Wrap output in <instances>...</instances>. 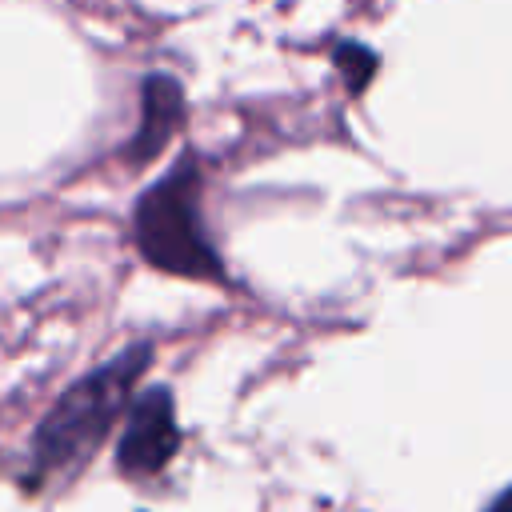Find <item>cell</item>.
Returning <instances> with one entry per match:
<instances>
[{"label": "cell", "instance_id": "cell-6", "mask_svg": "<svg viewBox=\"0 0 512 512\" xmlns=\"http://www.w3.org/2000/svg\"><path fill=\"white\" fill-rule=\"evenodd\" d=\"M488 512H512V488H504V492L488 504Z\"/></svg>", "mask_w": 512, "mask_h": 512}, {"label": "cell", "instance_id": "cell-1", "mask_svg": "<svg viewBox=\"0 0 512 512\" xmlns=\"http://www.w3.org/2000/svg\"><path fill=\"white\" fill-rule=\"evenodd\" d=\"M148 360H152V348L148 344H132L112 364H104L92 376L76 380L52 404V412L40 420V428L32 436V472H28V484L48 480V476H56L64 468L84 464L104 444V436L112 432V420L128 404L132 384L140 380V372L148 368Z\"/></svg>", "mask_w": 512, "mask_h": 512}, {"label": "cell", "instance_id": "cell-3", "mask_svg": "<svg viewBox=\"0 0 512 512\" xmlns=\"http://www.w3.org/2000/svg\"><path fill=\"white\" fill-rule=\"evenodd\" d=\"M180 452V428L168 388H152L132 404L124 436L116 444V468L124 476H156Z\"/></svg>", "mask_w": 512, "mask_h": 512}, {"label": "cell", "instance_id": "cell-2", "mask_svg": "<svg viewBox=\"0 0 512 512\" xmlns=\"http://www.w3.org/2000/svg\"><path fill=\"white\" fill-rule=\"evenodd\" d=\"M132 236L140 256L184 280H224V264L216 244L208 240L200 224V168L192 156H184L168 176H160L132 212Z\"/></svg>", "mask_w": 512, "mask_h": 512}, {"label": "cell", "instance_id": "cell-4", "mask_svg": "<svg viewBox=\"0 0 512 512\" xmlns=\"http://www.w3.org/2000/svg\"><path fill=\"white\" fill-rule=\"evenodd\" d=\"M184 120V88L172 76H148L140 88V128L128 140V160L148 164L164 152V144L176 136Z\"/></svg>", "mask_w": 512, "mask_h": 512}, {"label": "cell", "instance_id": "cell-5", "mask_svg": "<svg viewBox=\"0 0 512 512\" xmlns=\"http://www.w3.org/2000/svg\"><path fill=\"white\" fill-rule=\"evenodd\" d=\"M336 64L344 68V76H348L352 92H360V88H364V80L376 72V56H372L368 48H360V44H340V48H336Z\"/></svg>", "mask_w": 512, "mask_h": 512}]
</instances>
